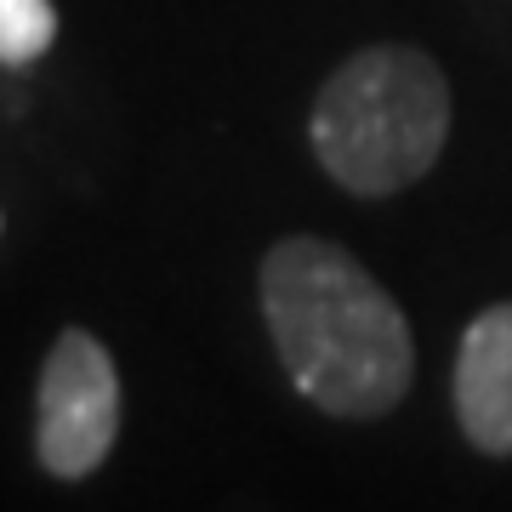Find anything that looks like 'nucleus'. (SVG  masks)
<instances>
[{
  "label": "nucleus",
  "mask_w": 512,
  "mask_h": 512,
  "mask_svg": "<svg viewBox=\"0 0 512 512\" xmlns=\"http://www.w3.org/2000/svg\"><path fill=\"white\" fill-rule=\"evenodd\" d=\"M262 313L285 376L325 416L376 421L404 399L416 370L404 308L342 245L313 234L279 239L262 256Z\"/></svg>",
  "instance_id": "1"
},
{
  "label": "nucleus",
  "mask_w": 512,
  "mask_h": 512,
  "mask_svg": "<svg viewBox=\"0 0 512 512\" xmlns=\"http://www.w3.org/2000/svg\"><path fill=\"white\" fill-rule=\"evenodd\" d=\"M308 137L319 165L348 194H399L444 154L450 80L416 46H365L325 80Z\"/></svg>",
  "instance_id": "2"
},
{
  "label": "nucleus",
  "mask_w": 512,
  "mask_h": 512,
  "mask_svg": "<svg viewBox=\"0 0 512 512\" xmlns=\"http://www.w3.org/2000/svg\"><path fill=\"white\" fill-rule=\"evenodd\" d=\"M120 439V370L92 330H63L46 353L35 399V450L57 478H86Z\"/></svg>",
  "instance_id": "3"
},
{
  "label": "nucleus",
  "mask_w": 512,
  "mask_h": 512,
  "mask_svg": "<svg viewBox=\"0 0 512 512\" xmlns=\"http://www.w3.org/2000/svg\"><path fill=\"white\" fill-rule=\"evenodd\" d=\"M456 421L484 456H512V302L484 308L461 336Z\"/></svg>",
  "instance_id": "4"
},
{
  "label": "nucleus",
  "mask_w": 512,
  "mask_h": 512,
  "mask_svg": "<svg viewBox=\"0 0 512 512\" xmlns=\"http://www.w3.org/2000/svg\"><path fill=\"white\" fill-rule=\"evenodd\" d=\"M57 40V12L52 0H0V63L29 69L52 52Z\"/></svg>",
  "instance_id": "5"
}]
</instances>
